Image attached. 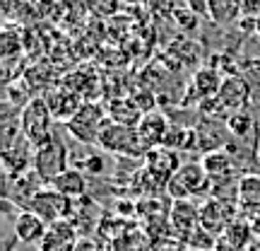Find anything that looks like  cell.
Segmentation results:
<instances>
[{
  "instance_id": "6da1fadb",
  "label": "cell",
  "mask_w": 260,
  "mask_h": 251,
  "mask_svg": "<svg viewBox=\"0 0 260 251\" xmlns=\"http://www.w3.org/2000/svg\"><path fill=\"white\" fill-rule=\"evenodd\" d=\"M19 130L27 135V140L34 145V148H41L51 140L56 138L53 133V114L48 109V104L44 102V97H37L19 111Z\"/></svg>"
},
{
  "instance_id": "7a4b0ae2",
  "label": "cell",
  "mask_w": 260,
  "mask_h": 251,
  "mask_svg": "<svg viewBox=\"0 0 260 251\" xmlns=\"http://www.w3.org/2000/svg\"><path fill=\"white\" fill-rule=\"evenodd\" d=\"M164 193L171 201H186L195 196L212 193V179L200 162H188V164H181V169L171 177Z\"/></svg>"
},
{
  "instance_id": "3957f363",
  "label": "cell",
  "mask_w": 260,
  "mask_h": 251,
  "mask_svg": "<svg viewBox=\"0 0 260 251\" xmlns=\"http://www.w3.org/2000/svg\"><path fill=\"white\" fill-rule=\"evenodd\" d=\"M109 121H111V119H109V111H104L102 106L94 104V102H84L82 106H80V111L65 123V130H68L77 143L96 145V143H99V135H102V130L106 128V123Z\"/></svg>"
},
{
  "instance_id": "277c9868",
  "label": "cell",
  "mask_w": 260,
  "mask_h": 251,
  "mask_svg": "<svg viewBox=\"0 0 260 251\" xmlns=\"http://www.w3.org/2000/svg\"><path fill=\"white\" fill-rule=\"evenodd\" d=\"M102 150L106 152H116V155H130V157H145L149 152V148L142 143V138L138 135V128H130V126H121V123L109 121L106 128L102 130L99 135V143H96Z\"/></svg>"
},
{
  "instance_id": "5b68a950",
  "label": "cell",
  "mask_w": 260,
  "mask_h": 251,
  "mask_svg": "<svg viewBox=\"0 0 260 251\" xmlns=\"http://www.w3.org/2000/svg\"><path fill=\"white\" fill-rule=\"evenodd\" d=\"M24 210H31L37 213L46 225H53L58 220H68L70 217V210H73V201L65 198L63 193H58L53 186H44L39 188L37 193L31 196V201L27 203Z\"/></svg>"
},
{
  "instance_id": "8992f818",
  "label": "cell",
  "mask_w": 260,
  "mask_h": 251,
  "mask_svg": "<svg viewBox=\"0 0 260 251\" xmlns=\"http://www.w3.org/2000/svg\"><path fill=\"white\" fill-rule=\"evenodd\" d=\"M31 169L46 184H51L56 177H60L65 169H70L68 167V148H65L63 140L53 138L51 143L34 150V164H31Z\"/></svg>"
},
{
  "instance_id": "52a82bcc",
  "label": "cell",
  "mask_w": 260,
  "mask_h": 251,
  "mask_svg": "<svg viewBox=\"0 0 260 251\" xmlns=\"http://www.w3.org/2000/svg\"><path fill=\"white\" fill-rule=\"evenodd\" d=\"M145 172H147L149 179H154V184H157L161 191H167V184L171 181V177L176 174L178 169H181V159H178V152L176 150H169L164 145H159V148H152L145 155Z\"/></svg>"
},
{
  "instance_id": "ba28073f",
  "label": "cell",
  "mask_w": 260,
  "mask_h": 251,
  "mask_svg": "<svg viewBox=\"0 0 260 251\" xmlns=\"http://www.w3.org/2000/svg\"><path fill=\"white\" fill-rule=\"evenodd\" d=\"M236 205L239 203H232V201H222V198H207L203 205H200V227L212 232L214 237L229 227L232 222H236Z\"/></svg>"
},
{
  "instance_id": "9c48e42d",
  "label": "cell",
  "mask_w": 260,
  "mask_h": 251,
  "mask_svg": "<svg viewBox=\"0 0 260 251\" xmlns=\"http://www.w3.org/2000/svg\"><path fill=\"white\" fill-rule=\"evenodd\" d=\"M169 222H171L174 237H178V239L183 242L193 230L200 227V205H195L193 198H186V201H171Z\"/></svg>"
},
{
  "instance_id": "30bf717a",
  "label": "cell",
  "mask_w": 260,
  "mask_h": 251,
  "mask_svg": "<svg viewBox=\"0 0 260 251\" xmlns=\"http://www.w3.org/2000/svg\"><path fill=\"white\" fill-rule=\"evenodd\" d=\"M44 102L48 104L53 119H56V121H63V123L70 121L75 114L80 111V106L84 104L82 99H80V94L73 92V90L65 87V85H60V87L53 85V90H48V92L44 94Z\"/></svg>"
},
{
  "instance_id": "8fae6325",
  "label": "cell",
  "mask_w": 260,
  "mask_h": 251,
  "mask_svg": "<svg viewBox=\"0 0 260 251\" xmlns=\"http://www.w3.org/2000/svg\"><path fill=\"white\" fill-rule=\"evenodd\" d=\"M217 97L226 109V114L246 111V106L251 104V85H248V80H243L241 75H229V77H224Z\"/></svg>"
},
{
  "instance_id": "7c38bea8",
  "label": "cell",
  "mask_w": 260,
  "mask_h": 251,
  "mask_svg": "<svg viewBox=\"0 0 260 251\" xmlns=\"http://www.w3.org/2000/svg\"><path fill=\"white\" fill-rule=\"evenodd\" d=\"M80 242V232L70 220H58L48 225L44 239L39 242V251H75V244Z\"/></svg>"
},
{
  "instance_id": "4fadbf2b",
  "label": "cell",
  "mask_w": 260,
  "mask_h": 251,
  "mask_svg": "<svg viewBox=\"0 0 260 251\" xmlns=\"http://www.w3.org/2000/svg\"><path fill=\"white\" fill-rule=\"evenodd\" d=\"M169 130H171V126H169L167 116L161 111H157V109H154V111H147L138 123V135L142 138V143H145L149 150L164 145Z\"/></svg>"
},
{
  "instance_id": "5bb4252c",
  "label": "cell",
  "mask_w": 260,
  "mask_h": 251,
  "mask_svg": "<svg viewBox=\"0 0 260 251\" xmlns=\"http://www.w3.org/2000/svg\"><path fill=\"white\" fill-rule=\"evenodd\" d=\"M48 225L39 217L37 213H31V210H19L17 213V220H15V239L19 244H39L44 239V234H46Z\"/></svg>"
},
{
  "instance_id": "9a60e30c",
  "label": "cell",
  "mask_w": 260,
  "mask_h": 251,
  "mask_svg": "<svg viewBox=\"0 0 260 251\" xmlns=\"http://www.w3.org/2000/svg\"><path fill=\"white\" fill-rule=\"evenodd\" d=\"M253 239L251 222L236 220L217 237V251H243Z\"/></svg>"
},
{
  "instance_id": "2e32d148",
  "label": "cell",
  "mask_w": 260,
  "mask_h": 251,
  "mask_svg": "<svg viewBox=\"0 0 260 251\" xmlns=\"http://www.w3.org/2000/svg\"><path fill=\"white\" fill-rule=\"evenodd\" d=\"M48 186H53L58 193H63L65 198H70V201H80L87 196V177H84L80 169H65L60 177H56Z\"/></svg>"
},
{
  "instance_id": "e0dca14e",
  "label": "cell",
  "mask_w": 260,
  "mask_h": 251,
  "mask_svg": "<svg viewBox=\"0 0 260 251\" xmlns=\"http://www.w3.org/2000/svg\"><path fill=\"white\" fill-rule=\"evenodd\" d=\"M200 164H203L205 172L210 174L212 184H214V181L232 179L234 169H236L232 155H229V152H224V150H207V152L203 155V159H200Z\"/></svg>"
},
{
  "instance_id": "ac0fdd59",
  "label": "cell",
  "mask_w": 260,
  "mask_h": 251,
  "mask_svg": "<svg viewBox=\"0 0 260 251\" xmlns=\"http://www.w3.org/2000/svg\"><path fill=\"white\" fill-rule=\"evenodd\" d=\"M222 82H224V77H219V73H217L214 68H200V70L193 75L190 92L198 94V102H203L207 97H217Z\"/></svg>"
},
{
  "instance_id": "d6986e66",
  "label": "cell",
  "mask_w": 260,
  "mask_h": 251,
  "mask_svg": "<svg viewBox=\"0 0 260 251\" xmlns=\"http://www.w3.org/2000/svg\"><path fill=\"white\" fill-rule=\"evenodd\" d=\"M145 114L140 111V106L133 99H116L109 106V119L113 123H121V126H130V128H138L140 119Z\"/></svg>"
},
{
  "instance_id": "ffe728a7",
  "label": "cell",
  "mask_w": 260,
  "mask_h": 251,
  "mask_svg": "<svg viewBox=\"0 0 260 251\" xmlns=\"http://www.w3.org/2000/svg\"><path fill=\"white\" fill-rule=\"evenodd\" d=\"M239 205L251 213L260 208V174H243L239 179Z\"/></svg>"
},
{
  "instance_id": "44dd1931",
  "label": "cell",
  "mask_w": 260,
  "mask_h": 251,
  "mask_svg": "<svg viewBox=\"0 0 260 251\" xmlns=\"http://www.w3.org/2000/svg\"><path fill=\"white\" fill-rule=\"evenodd\" d=\"M188 251H217V237L212 232H207L203 227H198L183 239Z\"/></svg>"
},
{
  "instance_id": "7402d4cb",
  "label": "cell",
  "mask_w": 260,
  "mask_h": 251,
  "mask_svg": "<svg viewBox=\"0 0 260 251\" xmlns=\"http://www.w3.org/2000/svg\"><path fill=\"white\" fill-rule=\"evenodd\" d=\"M236 15H241V3L239 0H212L210 17L214 22H232Z\"/></svg>"
},
{
  "instance_id": "603a6c76",
  "label": "cell",
  "mask_w": 260,
  "mask_h": 251,
  "mask_svg": "<svg viewBox=\"0 0 260 251\" xmlns=\"http://www.w3.org/2000/svg\"><path fill=\"white\" fill-rule=\"evenodd\" d=\"M226 128L232 130V135L236 138H246L253 130V116L248 111H234L226 116Z\"/></svg>"
},
{
  "instance_id": "cb8c5ba5",
  "label": "cell",
  "mask_w": 260,
  "mask_h": 251,
  "mask_svg": "<svg viewBox=\"0 0 260 251\" xmlns=\"http://www.w3.org/2000/svg\"><path fill=\"white\" fill-rule=\"evenodd\" d=\"M22 51V39H19V29L8 24L5 32H3V56L5 58H12L15 53Z\"/></svg>"
},
{
  "instance_id": "d4e9b609",
  "label": "cell",
  "mask_w": 260,
  "mask_h": 251,
  "mask_svg": "<svg viewBox=\"0 0 260 251\" xmlns=\"http://www.w3.org/2000/svg\"><path fill=\"white\" fill-rule=\"evenodd\" d=\"M75 169H80L84 177H87V174L99 177V174H104V169H106V157H104L102 152H96V155H87L84 159H80V164H77Z\"/></svg>"
},
{
  "instance_id": "484cf974",
  "label": "cell",
  "mask_w": 260,
  "mask_h": 251,
  "mask_svg": "<svg viewBox=\"0 0 260 251\" xmlns=\"http://www.w3.org/2000/svg\"><path fill=\"white\" fill-rule=\"evenodd\" d=\"M152 251H188V249L178 237H167V239H159V242L152 244Z\"/></svg>"
},
{
  "instance_id": "4316f807",
  "label": "cell",
  "mask_w": 260,
  "mask_h": 251,
  "mask_svg": "<svg viewBox=\"0 0 260 251\" xmlns=\"http://www.w3.org/2000/svg\"><path fill=\"white\" fill-rule=\"evenodd\" d=\"M241 3V15L243 17H260V0H239Z\"/></svg>"
},
{
  "instance_id": "83f0119b",
  "label": "cell",
  "mask_w": 260,
  "mask_h": 251,
  "mask_svg": "<svg viewBox=\"0 0 260 251\" xmlns=\"http://www.w3.org/2000/svg\"><path fill=\"white\" fill-rule=\"evenodd\" d=\"M75 251H104V246L92 237H80V242L75 244Z\"/></svg>"
},
{
  "instance_id": "f1b7e54d",
  "label": "cell",
  "mask_w": 260,
  "mask_h": 251,
  "mask_svg": "<svg viewBox=\"0 0 260 251\" xmlns=\"http://www.w3.org/2000/svg\"><path fill=\"white\" fill-rule=\"evenodd\" d=\"M212 0H188V10L195 15H210Z\"/></svg>"
}]
</instances>
